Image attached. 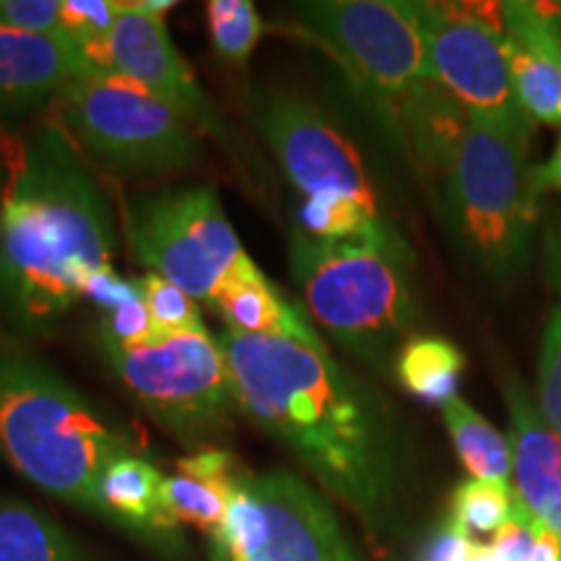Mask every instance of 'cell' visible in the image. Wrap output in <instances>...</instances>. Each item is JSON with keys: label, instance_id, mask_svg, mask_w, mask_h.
<instances>
[{"label": "cell", "instance_id": "cell-25", "mask_svg": "<svg viewBox=\"0 0 561 561\" xmlns=\"http://www.w3.org/2000/svg\"><path fill=\"white\" fill-rule=\"evenodd\" d=\"M121 16L115 0H62V34L76 39L96 68L104 70L107 39Z\"/></svg>", "mask_w": 561, "mask_h": 561}, {"label": "cell", "instance_id": "cell-4", "mask_svg": "<svg viewBox=\"0 0 561 561\" xmlns=\"http://www.w3.org/2000/svg\"><path fill=\"white\" fill-rule=\"evenodd\" d=\"M289 265L307 314L356 359L396 364L419 322L409 242L398 229L359 240H322L294 227Z\"/></svg>", "mask_w": 561, "mask_h": 561}, {"label": "cell", "instance_id": "cell-27", "mask_svg": "<svg viewBox=\"0 0 561 561\" xmlns=\"http://www.w3.org/2000/svg\"><path fill=\"white\" fill-rule=\"evenodd\" d=\"M538 405L551 430L561 437V307L551 310L543 325L538 356Z\"/></svg>", "mask_w": 561, "mask_h": 561}, {"label": "cell", "instance_id": "cell-9", "mask_svg": "<svg viewBox=\"0 0 561 561\" xmlns=\"http://www.w3.org/2000/svg\"><path fill=\"white\" fill-rule=\"evenodd\" d=\"M100 348L140 409L174 437H214L240 413L227 354L208 331L161 333L140 346L100 341Z\"/></svg>", "mask_w": 561, "mask_h": 561}, {"label": "cell", "instance_id": "cell-17", "mask_svg": "<svg viewBox=\"0 0 561 561\" xmlns=\"http://www.w3.org/2000/svg\"><path fill=\"white\" fill-rule=\"evenodd\" d=\"M244 468L224 450H198L178 462L164 479V502L174 523L193 525L214 536L227 512Z\"/></svg>", "mask_w": 561, "mask_h": 561}, {"label": "cell", "instance_id": "cell-28", "mask_svg": "<svg viewBox=\"0 0 561 561\" xmlns=\"http://www.w3.org/2000/svg\"><path fill=\"white\" fill-rule=\"evenodd\" d=\"M164 331L157 325V320L151 318L149 307H146L144 294H138L136 299L125 301L117 310L102 314V328H100V341L102 343H115V346H140V343L157 339Z\"/></svg>", "mask_w": 561, "mask_h": 561}, {"label": "cell", "instance_id": "cell-24", "mask_svg": "<svg viewBox=\"0 0 561 561\" xmlns=\"http://www.w3.org/2000/svg\"><path fill=\"white\" fill-rule=\"evenodd\" d=\"M208 26L216 53L234 66L250 60L263 34L261 16L250 0H210Z\"/></svg>", "mask_w": 561, "mask_h": 561}, {"label": "cell", "instance_id": "cell-8", "mask_svg": "<svg viewBox=\"0 0 561 561\" xmlns=\"http://www.w3.org/2000/svg\"><path fill=\"white\" fill-rule=\"evenodd\" d=\"M123 231L146 273L172 280L203 305L252 263L219 195L203 185L130 195L123 206Z\"/></svg>", "mask_w": 561, "mask_h": 561}, {"label": "cell", "instance_id": "cell-2", "mask_svg": "<svg viewBox=\"0 0 561 561\" xmlns=\"http://www.w3.org/2000/svg\"><path fill=\"white\" fill-rule=\"evenodd\" d=\"M0 310L13 331L42 335L81 299L83 278L112 265V210L58 123L0 133Z\"/></svg>", "mask_w": 561, "mask_h": 561}, {"label": "cell", "instance_id": "cell-16", "mask_svg": "<svg viewBox=\"0 0 561 561\" xmlns=\"http://www.w3.org/2000/svg\"><path fill=\"white\" fill-rule=\"evenodd\" d=\"M210 307L227 322V331L231 333L284 335V339L301 341L320 339L305 310L299 305H291L255 263L234 273L210 301Z\"/></svg>", "mask_w": 561, "mask_h": 561}, {"label": "cell", "instance_id": "cell-14", "mask_svg": "<svg viewBox=\"0 0 561 561\" xmlns=\"http://www.w3.org/2000/svg\"><path fill=\"white\" fill-rule=\"evenodd\" d=\"M96 66L68 34H32L0 24V117L37 112Z\"/></svg>", "mask_w": 561, "mask_h": 561}, {"label": "cell", "instance_id": "cell-6", "mask_svg": "<svg viewBox=\"0 0 561 561\" xmlns=\"http://www.w3.org/2000/svg\"><path fill=\"white\" fill-rule=\"evenodd\" d=\"M294 32L339 62L382 128L401 138L434 83L411 0H310L291 11Z\"/></svg>", "mask_w": 561, "mask_h": 561}, {"label": "cell", "instance_id": "cell-21", "mask_svg": "<svg viewBox=\"0 0 561 561\" xmlns=\"http://www.w3.org/2000/svg\"><path fill=\"white\" fill-rule=\"evenodd\" d=\"M442 419H445L458 458L476 481L510 483L512 453L507 437H502L460 396L453 398L447 405H442Z\"/></svg>", "mask_w": 561, "mask_h": 561}, {"label": "cell", "instance_id": "cell-23", "mask_svg": "<svg viewBox=\"0 0 561 561\" xmlns=\"http://www.w3.org/2000/svg\"><path fill=\"white\" fill-rule=\"evenodd\" d=\"M517 494L510 483H489V481H462L450 496V517L455 528L466 536H494L510 523L515 512Z\"/></svg>", "mask_w": 561, "mask_h": 561}, {"label": "cell", "instance_id": "cell-18", "mask_svg": "<svg viewBox=\"0 0 561 561\" xmlns=\"http://www.w3.org/2000/svg\"><path fill=\"white\" fill-rule=\"evenodd\" d=\"M167 476L153 468L149 460L136 453L123 455L110 462L102 473L100 489V515H107L133 530L151 533V536H170L178 528L164 502Z\"/></svg>", "mask_w": 561, "mask_h": 561}, {"label": "cell", "instance_id": "cell-29", "mask_svg": "<svg viewBox=\"0 0 561 561\" xmlns=\"http://www.w3.org/2000/svg\"><path fill=\"white\" fill-rule=\"evenodd\" d=\"M476 561H533V515L515 502L510 523L491 536V543H481Z\"/></svg>", "mask_w": 561, "mask_h": 561}, {"label": "cell", "instance_id": "cell-34", "mask_svg": "<svg viewBox=\"0 0 561 561\" xmlns=\"http://www.w3.org/2000/svg\"><path fill=\"white\" fill-rule=\"evenodd\" d=\"M546 268H549L553 289L561 297V221L553 224L546 234Z\"/></svg>", "mask_w": 561, "mask_h": 561}, {"label": "cell", "instance_id": "cell-33", "mask_svg": "<svg viewBox=\"0 0 561 561\" xmlns=\"http://www.w3.org/2000/svg\"><path fill=\"white\" fill-rule=\"evenodd\" d=\"M533 561H561V536L533 517Z\"/></svg>", "mask_w": 561, "mask_h": 561}, {"label": "cell", "instance_id": "cell-20", "mask_svg": "<svg viewBox=\"0 0 561 561\" xmlns=\"http://www.w3.org/2000/svg\"><path fill=\"white\" fill-rule=\"evenodd\" d=\"M462 369V351L439 335H413L392 364L398 382L430 405H447L458 398Z\"/></svg>", "mask_w": 561, "mask_h": 561}, {"label": "cell", "instance_id": "cell-3", "mask_svg": "<svg viewBox=\"0 0 561 561\" xmlns=\"http://www.w3.org/2000/svg\"><path fill=\"white\" fill-rule=\"evenodd\" d=\"M0 453L47 494L100 512L102 473L133 442L45 359L0 333Z\"/></svg>", "mask_w": 561, "mask_h": 561}, {"label": "cell", "instance_id": "cell-5", "mask_svg": "<svg viewBox=\"0 0 561 561\" xmlns=\"http://www.w3.org/2000/svg\"><path fill=\"white\" fill-rule=\"evenodd\" d=\"M528 144L530 121L471 115L458 157L437 187L455 248L494 284L515 280L530 261L538 203Z\"/></svg>", "mask_w": 561, "mask_h": 561}, {"label": "cell", "instance_id": "cell-11", "mask_svg": "<svg viewBox=\"0 0 561 561\" xmlns=\"http://www.w3.org/2000/svg\"><path fill=\"white\" fill-rule=\"evenodd\" d=\"M252 117L301 198L356 201L385 214L359 149L318 102L289 89L265 91Z\"/></svg>", "mask_w": 561, "mask_h": 561}, {"label": "cell", "instance_id": "cell-1", "mask_svg": "<svg viewBox=\"0 0 561 561\" xmlns=\"http://www.w3.org/2000/svg\"><path fill=\"white\" fill-rule=\"evenodd\" d=\"M237 409L271 434L364 520L392 494L396 453L388 413L328 354L320 339L221 335Z\"/></svg>", "mask_w": 561, "mask_h": 561}, {"label": "cell", "instance_id": "cell-35", "mask_svg": "<svg viewBox=\"0 0 561 561\" xmlns=\"http://www.w3.org/2000/svg\"><path fill=\"white\" fill-rule=\"evenodd\" d=\"M138 5L146 13H151V16H164V13L172 11L178 3H174V0H140Z\"/></svg>", "mask_w": 561, "mask_h": 561}, {"label": "cell", "instance_id": "cell-22", "mask_svg": "<svg viewBox=\"0 0 561 561\" xmlns=\"http://www.w3.org/2000/svg\"><path fill=\"white\" fill-rule=\"evenodd\" d=\"M0 561H76L68 536L42 512L0 502Z\"/></svg>", "mask_w": 561, "mask_h": 561}, {"label": "cell", "instance_id": "cell-19", "mask_svg": "<svg viewBox=\"0 0 561 561\" xmlns=\"http://www.w3.org/2000/svg\"><path fill=\"white\" fill-rule=\"evenodd\" d=\"M504 53L512 91L525 117L561 128V50L543 42L510 39L504 34Z\"/></svg>", "mask_w": 561, "mask_h": 561}, {"label": "cell", "instance_id": "cell-12", "mask_svg": "<svg viewBox=\"0 0 561 561\" xmlns=\"http://www.w3.org/2000/svg\"><path fill=\"white\" fill-rule=\"evenodd\" d=\"M432 79L468 115L528 121L515 100L504 53L502 3H411Z\"/></svg>", "mask_w": 561, "mask_h": 561}, {"label": "cell", "instance_id": "cell-13", "mask_svg": "<svg viewBox=\"0 0 561 561\" xmlns=\"http://www.w3.org/2000/svg\"><path fill=\"white\" fill-rule=\"evenodd\" d=\"M104 70L138 83L201 130L219 138L227 130L191 66L172 45L164 16H151L138 3H121V16L104 50Z\"/></svg>", "mask_w": 561, "mask_h": 561}, {"label": "cell", "instance_id": "cell-10", "mask_svg": "<svg viewBox=\"0 0 561 561\" xmlns=\"http://www.w3.org/2000/svg\"><path fill=\"white\" fill-rule=\"evenodd\" d=\"M214 561H362L318 491L286 471H242L227 520L210 536Z\"/></svg>", "mask_w": 561, "mask_h": 561}, {"label": "cell", "instance_id": "cell-15", "mask_svg": "<svg viewBox=\"0 0 561 561\" xmlns=\"http://www.w3.org/2000/svg\"><path fill=\"white\" fill-rule=\"evenodd\" d=\"M507 403V442L515 473V494L525 510L561 536V437L533 401L528 385L512 369H502Z\"/></svg>", "mask_w": 561, "mask_h": 561}, {"label": "cell", "instance_id": "cell-36", "mask_svg": "<svg viewBox=\"0 0 561 561\" xmlns=\"http://www.w3.org/2000/svg\"><path fill=\"white\" fill-rule=\"evenodd\" d=\"M3 191H5V167L0 161V203H3Z\"/></svg>", "mask_w": 561, "mask_h": 561}, {"label": "cell", "instance_id": "cell-31", "mask_svg": "<svg viewBox=\"0 0 561 561\" xmlns=\"http://www.w3.org/2000/svg\"><path fill=\"white\" fill-rule=\"evenodd\" d=\"M479 546L481 543H476V538L466 536L453 523H445L421 543L416 561H476Z\"/></svg>", "mask_w": 561, "mask_h": 561}, {"label": "cell", "instance_id": "cell-30", "mask_svg": "<svg viewBox=\"0 0 561 561\" xmlns=\"http://www.w3.org/2000/svg\"><path fill=\"white\" fill-rule=\"evenodd\" d=\"M0 24L32 34H60L62 0H0Z\"/></svg>", "mask_w": 561, "mask_h": 561}, {"label": "cell", "instance_id": "cell-26", "mask_svg": "<svg viewBox=\"0 0 561 561\" xmlns=\"http://www.w3.org/2000/svg\"><path fill=\"white\" fill-rule=\"evenodd\" d=\"M140 294H144L146 307L151 318L164 333H195L206 331L203 325L198 301L185 294L172 280L157 276V273H144L138 278Z\"/></svg>", "mask_w": 561, "mask_h": 561}, {"label": "cell", "instance_id": "cell-32", "mask_svg": "<svg viewBox=\"0 0 561 561\" xmlns=\"http://www.w3.org/2000/svg\"><path fill=\"white\" fill-rule=\"evenodd\" d=\"M530 191H533V201L536 203L543 193H549V191L561 193V138H559L557 149H553V153H551V159L541 167H533Z\"/></svg>", "mask_w": 561, "mask_h": 561}, {"label": "cell", "instance_id": "cell-7", "mask_svg": "<svg viewBox=\"0 0 561 561\" xmlns=\"http://www.w3.org/2000/svg\"><path fill=\"white\" fill-rule=\"evenodd\" d=\"M76 149L128 178H164L201 161V128L112 70H89L53 104Z\"/></svg>", "mask_w": 561, "mask_h": 561}]
</instances>
